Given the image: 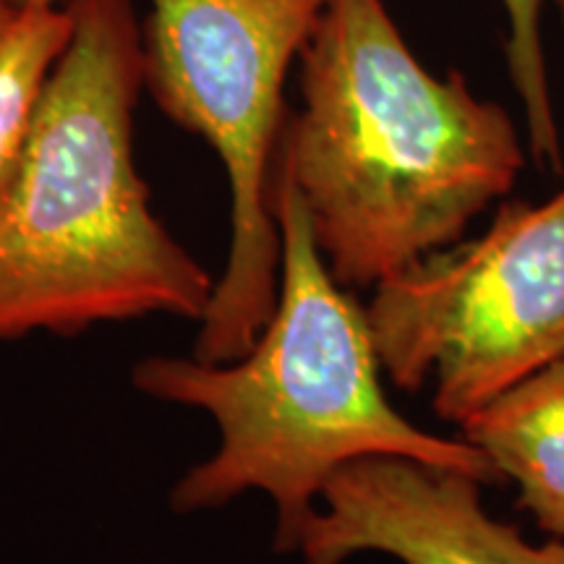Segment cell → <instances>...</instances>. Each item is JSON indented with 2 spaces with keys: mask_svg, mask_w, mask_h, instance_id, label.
<instances>
[{
  "mask_svg": "<svg viewBox=\"0 0 564 564\" xmlns=\"http://www.w3.org/2000/svg\"><path fill=\"white\" fill-rule=\"evenodd\" d=\"M329 0H150L144 89L171 121L202 137L230 183V251L196 337L199 361L253 348L280 288L272 171L282 89Z\"/></svg>",
  "mask_w": 564,
  "mask_h": 564,
  "instance_id": "277c9868",
  "label": "cell"
},
{
  "mask_svg": "<svg viewBox=\"0 0 564 564\" xmlns=\"http://www.w3.org/2000/svg\"><path fill=\"white\" fill-rule=\"evenodd\" d=\"M272 215L280 230V288L253 348L228 364L152 356L131 371L139 392L199 408L220 432L215 455L173 486V510H215L246 491H264L278 510L274 549L293 554L324 486L361 457H413L484 486L502 481L474 442L423 432L387 400L366 306L333 278L278 160Z\"/></svg>",
  "mask_w": 564,
  "mask_h": 564,
  "instance_id": "7a4b0ae2",
  "label": "cell"
},
{
  "mask_svg": "<svg viewBox=\"0 0 564 564\" xmlns=\"http://www.w3.org/2000/svg\"><path fill=\"white\" fill-rule=\"evenodd\" d=\"M70 37L0 199V340L171 314L215 282L150 207L133 162L144 40L131 0H66Z\"/></svg>",
  "mask_w": 564,
  "mask_h": 564,
  "instance_id": "3957f363",
  "label": "cell"
},
{
  "mask_svg": "<svg viewBox=\"0 0 564 564\" xmlns=\"http://www.w3.org/2000/svg\"><path fill=\"white\" fill-rule=\"evenodd\" d=\"M366 314L392 384L432 382L436 415L463 426L564 358V186L379 282Z\"/></svg>",
  "mask_w": 564,
  "mask_h": 564,
  "instance_id": "5b68a950",
  "label": "cell"
},
{
  "mask_svg": "<svg viewBox=\"0 0 564 564\" xmlns=\"http://www.w3.org/2000/svg\"><path fill=\"white\" fill-rule=\"evenodd\" d=\"M19 13H21V6L17 0H0V34L9 30Z\"/></svg>",
  "mask_w": 564,
  "mask_h": 564,
  "instance_id": "30bf717a",
  "label": "cell"
},
{
  "mask_svg": "<svg viewBox=\"0 0 564 564\" xmlns=\"http://www.w3.org/2000/svg\"><path fill=\"white\" fill-rule=\"evenodd\" d=\"M70 37L66 6L21 9L0 34V199L30 141L42 91Z\"/></svg>",
  "mask_w": 564,
  "mask_h": 564,
  "instance_id": "ba28073f",
  "label": "cell"
},
{
  "mask_svg": "<svg viewBox=\"0 0 564 564\" xmlns=\"http://www.w3.org/2000/svg\"><path fill=\"white\" fill-rule=\"evenodd\" d=\"M21 9H42V6H63L66 0H17Z\"/></svg>",
  "mask_w": 564,
  "mask_h": 564,
  "instance_id": "8fae6325",
  "label": "cell"
},
{
  "mask_svg": "<svg viewBox=\"0 0 564 564\" xmlns=\"http://www.w3.org/2000/svg\"><path fill=\"white\" fill-rule=\"evenodd\" d=\"M546 0H502L507 21V66L525 116L528 150L544 167L562 165L560 126L554 116L552 82L544 47Z\"/></svg>",
  "mask_w": 564,
  "mask_h": 564,
  "instance_id": "9c48e42d",
  "label": "cell"
},
{
  "mask_svg": "<svg viewBox=\"0 0 564 564\" xmlns=\"http://www.w3.org/2000/svg\"><path fill=\"white\" fill-rule=\"evenodd\" d=\"M484 484L413 457L373 455L348 463L324 486L303 525V564H343L377 552L400 564H564V541L531 544L494 520Z\"/></svg>",
  "mask_w": 564,
  "mask_h": 564,
  "instance_id": "8992f818",
  "label": "cell"
},
{
  "mask_svg": "<svg viewBox=\"0 0 564 564\" xmlns=\"http://www.w3.org/2000/svg\"><path fill=\"white\" fill-rule=\"evenodd\" d=\"M278 160L345 288H377L512 192L525 147L499 102L436 76L384 0H329L301 53Z\"/></svg>",
  "mask_w": 564,
  "mask_h": 564,
  "instance_id": "6da1fadb",
  "label": "cell"
},
{
  "mask_svg": "<svg viewBox=\"0 0 564 564\" xmlns=\"http://www.w3.org/2000/svg\"><path fill=\"white\" fill-rule=\"evenodd\" d=\"M535 523L564 541V358L499 394L463 423Z\"/></svg>",
  "mask_w": 564,
  "mask_h": 564,
  "instance_id": "52a82bcc",
  "label": "cell"
},
{
  "mask_svg": "<svg viewBox=\"0 0 564 564\" xmlns=\"http://www.w3.org/2000/svg\"><path fill=\"white\" fill-rule=\"evenodd\" d=\"M546 3L554 6L556 17H560V24H562V30H564V0H546Z\"/></svg>",
  "mask_w": 564,
  "mask_h": 564,
  "instance_id": "7c38bea8",
  "label": "cell"
}]
</instances>
